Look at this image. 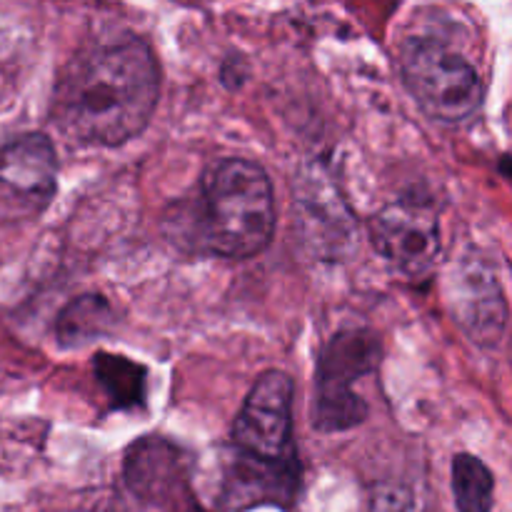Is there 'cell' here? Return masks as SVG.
Wrapping results in <instances>:
<instances>
[{
    "mask_svg": "<svg viewBox=\"0 0 512 512\" xmlns=\"http://www.w3.org/2000/svg\"><path fill=\"white\" fill-rule=\"evenodd\" d=\"M128 485L150 503L173 512H203L190 490V468L185 453L160 438L140 440L125 460Z\"/></svg>",
    "mask_w": 512,
    "mask_h": 512,
    "instance_id": "obj_9",
    "label": "cell"
},
{
    "mask_svg": "<svg viewBox=\"0 0 512 512\" xmlns=\"http://www.w3.org/2000/svg\"><path fill=\"white\" fill-rule=\"evenodd\" d=\"M450 308L460 328L478 345L490 348L503 338L508 305L498 275L485 260L465 258L458 265L450 283Z\"/></svg>",
    "mask_w": 512,
    "mask_h": 512,
    "instance_id": "obj_10",
    "label": "cell"
},
{
    "mask_svg": "<svg viewBox=\"0 0 512 512\" xmlns=\"http://www.w3.org/2000/svg\"><path fill=\"white\" fill-rule=\"evenodd\" d=\"M373 245L393 268L408 278H423L440 253V225L433 208L403 200L380 210L370 223Z\"/></svg>",
    "mask_w": 512,
    "mask_h": 512,
    "instance_id": "obj_8",
    "label": "cell"
},
{
    "mask_svg": "<svg viewBox=\"0 0 512 512\" xmlns=\"http://www.w3.org/2000/svg\"><path fill=\"white\" fill-rule=\"evenodd\" d=\"M95 375H98L100 385L110 395L115 408L143 405L145 390H148V373H145L143 365L120 358V355L100 353L95 358Z\"/></svg>",
    "mask_w": 512,
    "mask_h": 512,
    "instance_id": "obj_12",
    "label": "cell"
},
{
    "mask_svg": "<svg viewBox=\"0 0 512 512\" xmlns=\"http://www.w3.org/2000/svg\"><path fill=\"white\" fill-rule=\"evenodd\" d=\"M188 248L230 260L255 258L275 230L273 185L260 165L220 160L205 173L200 195L188 203Z\"/></svg>",
    "mask_w": 512,
    "mask_h": 512,
    "instance_id": "obj_2",
    "label": "cell"
},
{
    "mask_svg": "<svg viewBox=\"0 0 512 512\" xmlns=\"http://www.w3.org/2000/svg\"><path fill=\"white\" fill-rule=\"evenodd\" d=\"M300 468L293 460H260L230 445L218 458L215 508L240 512L258 505H290L298 490Z\"/></svg>",
    "mask_w": 512,
    "mask_h": 512,
    "instance_id": "obj_7",
    "label": "cell"
},
{
    "mask_svg": "<svg viewBox=\"0 0 512 512\" xmlns=\"http://www.w3.org/2000/svg\"><path fill=\"white\" fill-rule=\"evenodd\" d=\"M58 158L45 135L0 143V225L35 220L55 198Z\"/></svg>",
    "mask_w": 512,
    "mask_h": 512,
    "instance_id": "obj_5",
    "label": "cell"
},
{
    "mask_svg": "<svg viewBox=\"0 0 512 512\" xmlns=\"http://www.w3.org/2000/svg\"><path fill=\"white\" fill-rule=\"evenodd\" d=\"M160 95V68L138 38L115 40L65 65L53 90L50 120L83 145L128 143L148 128Z\"/></svg>",
    "mask_w": 512,
    "mask_h": 512,
    "instance_id": "obj_1",
    "label": "cell"
},
{
    "mask_svg": "<svg viewBox=\"0 0 512 512\" xmlns=\"http://www.w3.org/2000/svg\"><path fill=\"white\" fill-rule=\"evenodd\" d=\"M380 360V343L370 330H343L333 335L318 360L313 425L320 433L350 430L368 418V405L353 385L373 373Z\"/></svg>",
    "mask_w": 512,
    "mask_h": 512,
    "instance_id": "obj_4",
    "label": "cell"
},
{
    "mask_svg": "<svg viewBox=\"0 0 512 512\" xmlns=\"http://www.w3.org/2000/svg\"><path fill=\"white\" fill-rule=\"evenodd\" d=\"M230 445L260 460H293V380L280 370H270L255 380L245 398Z\"/></svg>",
    "mask_w": 512,
    "mask_h": 512,
    "instance_id": "obj_6",
    "label": "cell"
},
{
    "mask_svg": "<svg viewBox=\"0 0 512 512\" xmlns=\"http://www.w3.org/2000/svg\"><path fill=\"white\" fill-rule=\"evenodd\" d=\"M453 495L458 512H490L495 500V478L480 458L460 453L453 458Z\"/></svg>",
    "mask_w": 512,
    "mask_h": 512,
    "instance_id": "obj_13",
    "label": "cell"
},
{
    "mask_svg": "<svg viewBox=\"0 0 512 512\" xmlns=\"http://www.w3.org/2000/svg\"><path fill=\"white\" fill-rule=\"evenodd\" d=\"M113 328V308L100 295H80L60 313L55 335L63 348H83Z\"/></svg>",
    "mask_w": 512,
    "mask_h": 512,
    "instance_id": "obj_11",
    "label": "cell"
},
{
    "mask_svg": "<svg viewBox=\"0 0 512 512\" xmlns=\"http://www.w3.org/2000/svg\"><path fill=\"white\" fill-rule=\"evenodd\" d=\"M413 505L415 500L408 490L388 488L375 495L373 512H413Z\"/></svg>",
    "mask_w": 512,
    "mask_h": 512,
    "instance_id": "obj_14",
    "label": "cell"
},
{
    "mask_svg": "<svg viewBox=\"0 0 512 512\" xmlns=\"http://www.w3.org/2000/svg\"><path fill=\"white\" fill-rule=\"evenodd\" d=\"M400 63L415 103L440 123H463L483 103L475 65L443 40L410 38Z\"/></svg>",
    "mask_w": 512,
    "mask_h": 512,
    "instance_id": "obj_3",
    "label": "cell"
}]
</instances>
